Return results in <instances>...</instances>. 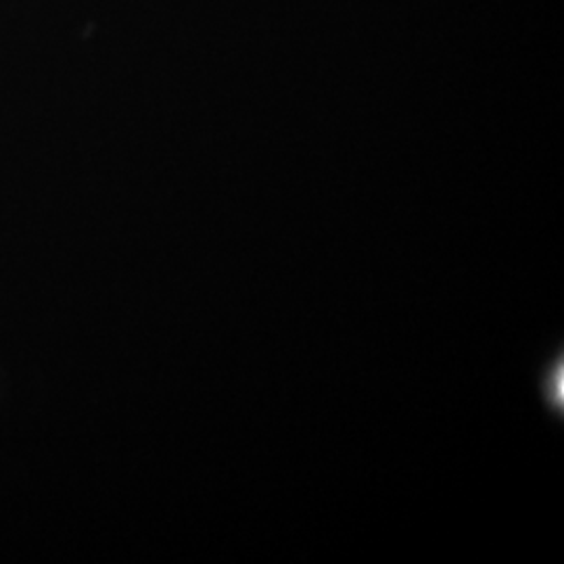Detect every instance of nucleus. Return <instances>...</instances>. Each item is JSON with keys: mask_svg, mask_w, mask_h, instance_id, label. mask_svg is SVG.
Returning <instances> with one entry per match:
<instances>
[{"mask_svg": "<svg viewBox=\"0 0 564 564\" xmlns=\"http://www.w3.org/2000/svg\"><path fill=\"white\" fill-rule=\"evenodd\" d=\"M540 393L544 398L547 405H552L554 410H563L564 408V360L558 358L550 364V368L538 381Z\"/></svg>", "mask_w": 564, "mask_h": 564, "instance_id": "1", "label": "nucleus"}]
</instances>
